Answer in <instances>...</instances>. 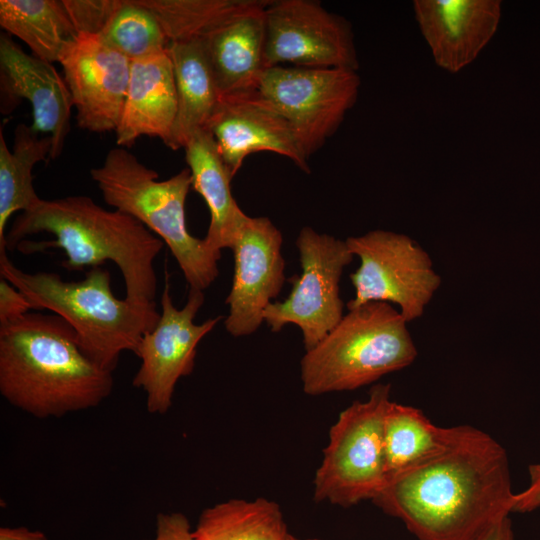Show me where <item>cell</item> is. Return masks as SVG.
Instances as JSON below:
<instances>
[{"label":"cell","mask_w":540,"mask_h":540,"mask_svg":"<svg viewBox=\"0 0 540 540\" xmlns=\"http://www.w3.org/2000/svg\"><path fill=\"white\" fill-rule=\"evenodd\" d=\"M78 33L100 35L120 0H62Z\"/></svg>","instance_id":"27"},{"label":"cell","mask_w":540,"mask_h":540,"mask_svg":"<svg viewBox=\"0 0 540 540\" xmlns=\"http://www.w3.org/2000/svg\"><path fill=\"white\" fill-rule=\"evenodd\" d=\"M232 177L252 153L270 151L310 172L285 118L255 90L220 95L206 126Z\"/></svg>","instance_id":"16"},{"label":"cell","mask_w":540,"mask_h":540,"mask_svg":"<svg viewBox=\"0 0 540 540\" xmlns=\"http://www.w3.org/2000/svg\"><path fill=\"white\" fill-rule=\"evenodd\" d=\"M295 540H299V539L296 538Z\"/></svg>","instance_id":"34"},{"label":"cell","mask_w":540,"mask_h":540,"mask_svg":"<svg viewBox=\"0 0 540 540\" xmlns=\"http://www.w3.org/2000/svg\"><path fill=\"white\" fill-rule=\"evenodd\" d=\"M413 7L435 63L451 73L477 58L502 15L500 0H416Z\"/></svg>","instance_id":"18"},{"label":"cell","mask_w":540,"mask_h":540,"mask_svg":"<svg viewBox=\"0 0 540 540\" xmlns=\"http://www.w3.org/2000/svg\"><path fill=\"white\" fill-rule=\"evenodd\" d=\"M52 141L41 137L31 126L16 127L12 151L0 131V251H5V231L9 218L17 211L36 208L41 199L33 186V167L49 158Z\"/></svg>","instance_id":"23"},{"label":"cell","mask_w":540,"mask_h":540,"mask_svg":"<svg viewBox=\"0 0 540 540\" xmlns=\"http://www.w3.org/2000/svg\"><path fill=\"white\" fill-rule=\"evenodd\" d=\"M58 62L78 126L95 133L115 131L125 103L131 60L99 35L79 33L63 48Z\"/></svg>","instance_id":"15"},{"label":"cell","mask_w":540,"mask_h":540,"mask_svg":"<svg viewBox=\"0 0 540 540\" xmlns=\"http://www.w3.org/2000/svg\"><path fill=\"white\" fill-rule=\"evenodd\" d=\"M167 53L175 77L178 109L166 146L178 150L184 149L197 130L206 128L220 94L200 38L172 40Z\"/></svg>","instance_id":"21"},{"label":"cell","mask_w":540,"mask_h":540,"mask_svg":"<svg viewBox=\"0 0 540 540\" xmlns=\"http://www.w3.org/2000/svg\"><path fill=\"white\" fill-rule=\"evenodd\" d=\"M99 36L131 61L166 51L170 42L158 18L141 0H120Z\"/></svg>","instance_id":"26"},{"label":"cell","mask_w":540,"mask_h":540,"mask_svg":"<svg viewBox=\"0 0 540 540\" xmlns=\"http://www.w3.org/2000/svg\"><path fill=\"white\" fill-rule=\"evenodd\" d=\"M0 276L22 292L33 309L62 317L75 331L82 351L101 368L113 372L122 352L137 351L143 335L157 324L156 303H135L114 296L110 272L89 268L80 281H64L50 272L28 273L0 251Z\"/></svg>","instance_id":"4"},{"label":"cell","mask_w":540,"mask_h":540,"mask_svg":"<svg viewBox=\"0 0 540 540\" xmlns=\"http://www.w3.org/2000/svg\"><path fill=\"white\" fill-rule=\"evenodd\" d=\"M6 249L23 254L61 249L67 270L102 266L112 261L120 270L125 298L153 303L157 291L154 260L164 242L134 217L109 211L84 195L42 200L22 212L5 236Z\"/></svg>","instance_id":"2"},{"label":"cell","mask_w":540,"mask_h":540,"mask_svg":"<svg viewBox=\"0 0 540 540\" xmlns=\"http://www.w3.org/2000/svg\"><path fill=\"white\" fill-rule=\"evenodd\" d=\"M465 426L439 427L418 408L390 401L383 424L386 483L444 454Z\"/></svg>","instance_id":"22"},{"label":"cell","mask_w":540,"mask_h":540,"mask_svg":"<svg viewBox=\"0 0 540 540\" xmlns=\"http://www.w3.org/2000/svg\"><path fill=\"white\" fill-rule=\"evenodd\" d=\"M186 162L192 176V188L206 202L210 223L204 240L215 250L232 247L247 218L231 192L232 176L208 129L197 130L185 147Z\"/></svg>","instance_id":"20"},{"label":"cell","mask_w":540,"mask_h":540,"mask_svg":"<svg viewBox=\"0 0 540 540\" xmlns=\"http://www.w3.org/2000/svg\"><path fill=\"white\" fill-rule=\"evenodd\" d=\"M90 175L108 205L137 219L167 245L189 288L205 290L215 281L221 251L191 235L186 225L185 202L192 188L188 168L159 180L155 170L117 147Z\"/></svg>","instance_id":"5"},{"label":"cell","mask_w":540,"mask_h":540,"mask_svg":"<svg viewBox=\"0 0 540 540\" xmlns=\"http://www.w3.org/2000/svg\"><path fill=\"white\" fill-rule=\"evenodd\" d=\"M269 1L213 0L196 37L203 42L220 95L255 90L264 66Z\"/></svg>","instance_id":"14"},{"label":"cell","mask_w":540,"mask_h":540,"mask_svg":"<svg viewBox=\"0 0 540 540\" xmlns=\"http://www.w3.org/2000/svg\"><path fill=\"white\" fill-rule=\"evenodd\" d=\"M33 309L27 297L8 280L0 278V325L23 317Z\"/></svg>","instance_id":"29"},{"label":"cell","mask_w":540,"mask_h":540,"mask_svg":"<svg viewBox=\"0 0 540 540\" xmlns=\"http://www.w3.org/2000/svg\"><path fill=\"white\" fill-rule=\"evenodd\" d=\"M178 109L175 77L166 51L131 61L121 120L115 130L119 147L140 136L160 138L166 145Z\"/></svg>","instance_id":"19"},{"label":"cell","mask_w":540,"mask_h":540,"mask_svg":"<svg viewBox=\"0 0 540 540\" xmlns=\"http://www.w3.org/2000/svg\"><path fill=\"white\" fill-rule=\"evenodd\" d=\"M264 66L357 71L351 25L317 1H269L265 10Z\"/></svg>","instance_id":"11"},{"label":"cell","mask_w":540,"mask_h":540,"mask_svg":"<svg viewBox=\"0 0 540 540\" xmlns=\"http://www.w3.org/2000/svg\"><path fill=\"white\" fill-rule=\"evenodd\" d=\"M0 25L50 63L79 34L62 0H0Z\"/></svg>","instance_id":"25"},{"label":"cell","mask_w":540,"mask_h":540,"mask_svg":"<svg viewBox=\"0 0 540 540\" xmlns=\"http://www.w3.org/2000/svg\"><path fill=\"white\" fill-rule=\"evenodd\" d=\"M473 540H515L509 516L495 522Z\"/></svg>","instance_id":"31"},{"label":"cell","mask_w":540,"mask_h":540,"mask_svg":"<svg viewBox=\"0 0 540 540\" xmlns=\"http://www.w3.org/2000/svg\"><path fill=\"white\" fill-rule=\"evenodd\" d=\"M204 300L203 290L189 288L184 307L178 309L166 282L160 318L143 335L135 353L141 363L132 385L144 391L146 409L151 414L163 415L171 408L178 380L194 369L198 344L222 319L216 316L201 324L194 323Z\"/></svg>","instance_id":"12"},{"label":"cell","mask_w":540,"mask_h":540,"mask_svg":"<svg viewBox=\"0 0 540 540\" xmlns=\"http://www.w3.org/2000/svg\"><path fill=\"white\" fill-rule=\"evenodd\" d=\"M0 540H49L45 533L25 526L0 528Z\"/></svg>","instance_id":"32"},{"label":"cell","mask_w":540,"mask_h":540,"mask_svg":"<svg viewBox=\"0 0 540 540\" xmlns=\"http://www.w3.org/2000/svg\"><path fill=\"white\" fill-rule=\"evenodd\" d=\"M407 321L389 303L372 301L343 316L300 362L304 393L351 391L411 365L417 349Z\"/></svg>","instance_id":"6"},{"label":"cell","mask_w":540,"mask_h":540,"mask_svg":"<svg viewBox=\"0 0 540 540\" xmlns=\"http://www.w3.org/2000/svg\"><path fill=\"white\" fill-rule=\"evenodd\" d=\"M302 272L289 278L292 289L282 302L270 303L263 318L272 332L294 324L302 332L306 350L317 345L343 318L339 295L343 269L354 255L345 241L320 234L311 227L296 240Z\"/></svg>","instance_id":"10"},{"label":"cell","mask_w":540,"mask_h":540,"mask_svg":"<svg viewBox=\"0 0 540 540\" xmlns=\"http://www.w3.org/2000/svg\"><path fill=\"white\" fill-rule=\"evenodd\" d=\"M359 87L355 70L275 66L263 71L256 90L285 118L308 159L337 131Z\"/></svg>","instance_id":"9"},{"label":"cell","mask_w":540,"mask_h":540,"mask_svg":"<svg viewBox=\"0 0 540 540\" xmlns=\"http://www.w3.org/2000/svg\"><path fill=\"white\" fill-rule=\"evenodd\" d=\"M112 373L87 357L56 314L29 312L0 325V393L36 418L99 406L112 392Z\"/></svg>","instance_id":"3"},{"label":"cell","mask_w":540,"mask_h":540,"mask_svg":"<svg viewBox=\"0 0 540 540\" xmlns=\"http://www.w3.org/2000/svg\"><path fill=\"white\" fill-rule=\"evenodd\" d=\"M360 259L350 275L355 297L348 301L353 310L372 301L394 303L407 321L421 317L441 285L427 252L405 234L376 229L345 240Z\"/></svg>","instance_id":"8"},{"label":"cell","mask_w":540,"mask_h":540,"mask_svg":"<svg viewBox=\"0 0 540 540\" xmlns=\"http://www.w3.org/2000/svg\"><path fill=\"white\" fill-rule=\"evenodd\" d=\"M390 392V384H376L367 400L339 414L313 480L316 502L350 507L373 500L384 488L383 424Z\"/></svg>","instance_id":"7"},{"label":"cell","mask_w":540,"mask_h":540,"mask_svg":"<svg viewBox=\"0 0 540 540\" xmlns=\"http://www.w3.org/2000/svg\"><path fill=\"white\" fill-rule=\"evenodd\" d=\"M282 234L267 217L245 219L232 244L234 274L224 325L234 337L254 333L285 282Z\"/></svg>","instance_id":"13"},{"label":"cell","mask_w":540,"mask_h":540,"mask_svg":"<svg viewBox=\"0 0 540 540\" xmlns=\"http://www.w3.org/2000/svg\"><path fill=\"white\" fill-rule=\"evenodd\" d=\"M198 540H295L275 501L229 499L202 511L193 529Z\"/></svg>","instance_id":"24"},{"label":"cell","mask_w":540,"mask_h":540,"mask_svg":"<svg viewBox=\"0 0 540 540\" xmlns=\"http://www.w3.org/2000/svg\"><path fill=\"white\" fill-rule=\"evenodd\" d=\"M306 540H320V539H306Z\"/></svg>","instance_id":"33"},{"label":"cell","mask_w":540,"mask_h":540,"mask_svg":"<svg viewBox=\"0 0 540 540\" xmlns=\"http://www.w3.org/2000/svg\"><path fill=\"white\" fill-rule=\"evenodd\" d=\"M530 482L526 489L513 496L512 512H531L540 508V461L528 467Z\"/></svg>","instance_id":"30"},{"label":"cell","mask_w":540,"mask_h":540,"mask_svg":"<svg viewBox=\"0 0 540 540\" xmlns=\"http://www.w3.org/2000/svg\"><path fill=\"white\" fill-rule=\"evenodd\" d=\"M151 540H198L189 519L181 512H160L156 516Z\"/></svg>","instance_id":"28"},{"label":"cell","mask_w":540,"mask_h":540,"mask_svg":"<svg viewBox=\"0 0 540 540\" xmlns=\"http://www.w3.org/2000/svg\"><path fill=\"white\" fill-rule=\"evenodd\" d=\"M514 494L505 448L466 425L449 450L394 477L372 501L418 540H473L512 513Z\"/></svg>","instance_id":"1"},{"label":"cell","mask_w":540,"mask_h":540,"mask_svg":"<svg viewBox=\"0 0 540 540\" xmlns=\"http://www.w3.org/2000/svg\"><path fill=\"white\" fill-rule=\"evenodd\" d=\"M1 111L11 112L21 101L30 102L31 127L52 141L49 158L60 156L67 134L73 100L69 88L52 63L27 54L9 36L0 37Z\"/></svg>","instance_id":"17"}]
</instances>
